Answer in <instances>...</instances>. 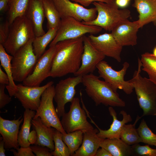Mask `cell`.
<instances>
[{"label":"cell","mask_w":156,"mask_h":156,"mask_svg":"<svg viewBox=\"0 0 156 156\" xmlns=\"http://www.w3.org/2000/svg\"><path fill=\"white\" fill-rule=\"evenodd\" d=\"M62 138L69 148L70 155L73 156L82 143L83 132L79 130L69 133H62Z\"/></svg>","instance_id":"31"},{"label":"cell","mask_w":156,"mask_h":156,"mask_svg":"<svg viewBox=\"0 0 156 156\" xmlns=\"http://www.w3.org/2000/svg\"><path fill=\"white\" fill-rule=\"evenodd\" d=\"M128 0V1H130V0Z\"/></svg>","instance_id":"48"},{"label":"cell","mask_w":156,"mask_h":156,"mask_svg":"<svg viewBox=\"0 0 156 156\" xmlns=\"http://www.w3.org/2000/svg\"><path fill=\"white\" fill-rule=\"evenodd\" d=\"M33 152L36 156H52L51 151L46 146L34 144L30 146Z\"/></svg>","instance_id":"36"},{"label":"cell","mask_w":156,"mask_h":156,"mask_svg":"<svg viewBox=\"0 0 156 156\" xmlns=\"http://www.w3.org/2000/svg\"><path fill=\"white\" fill-rule=\"evenodd\" d=\"M83 51L82 55L81 64L75 76L84 75L94 71L98 64L103 60L105 56L98 51L93 45L88 37L83 36Z\"/></svg>","instance_id":"15"},{"label":"cell","mask_w":156,"mask_h":156,"mask_svg":"<svg viewBox=\"0 0 156 156\" xmlns=\"http://www.w3.org/2000/svg\"><path fill=\"white\" fill-rule=\"evenodd\" d=\"M131 155L156 156V148H151L148 144L141 145L139 144L131 146Z\"/></svg>","instance_id":"35"},{"label":"cell","mask_w":156,"mask_h":156,"mask_svg":"<svg viewBox=\"0 0 156 156\" xmlns=\"http://www.w3.org/2000/svg\"><path fill=\"white\" fill-rule=\"evenodd\" d=\"M95 156H112L111 153L104 148L101 147L97 151Z\"/></svg>","instance_id":"43"},{"label":"cell","mask_w":156,"mask_h":156,"mask_svg":"<svg viewBox=\"0 0 156 156\" xmlns=\"http://www.w3.org/2000/svg\"><path fill=\"white\" fill-rule=\"evenodd\" d=\"M153 54L155 56H156V47H155L153 50Z\"/></svg>","instance_id":"47"},{"label":"cell","mask_w":156,"mask_h":156,"mask_svg":"<svg viewBox=\"0 0 156 156\" xmlns=\"http://www.w3.org/2000/svg\"><path fill=\"white\" fill-rule=\"evenodd\" d=\"M102 29L97 26L85 24L72 17L62 18L57 34L49 47L55 46L61 41L82 37L86 34H97L101 32Z\"/></svg>","instance_id":"7"},{"label":"cell","mask_w":156,"mask_h":156,"mask_svg":"<svg viewBox=\"0 0 156 156\" xmlns=\"http://www.w3.org/2000/svg\"><path fill=\"white\" fill-rule=\"evenodd\" d=\"M140 28L137 21L131 22L127 19L118 24L111 33L118 43L122 47L133 46L137 44V34Z\"/></svg>","instance_id":"17"},{"label":"cell","mask_w":156,"mask_h":156,"mask_svg":"<svg viewBox=\"0 0 156 156\" xmlns=\"http://www.w3.org/2000/svg\"><path fill=\"white\" fill-rule=\"evenodd\" d=\"M129 1L127 0H115L117 5L121 8H125L128 5Z\"/></svg>","instance_id":"45"},{"label":"cell","mask_w":156,"mask_h":156,"mask_svg":"<svg viewBox=\"0 0 156 156\" xmlns=\"http://www.w3.org/2000/svg\"><path fill=\"white\" fill-rule=\"evenodd\" d=\"M82 76H75L60 80L54 88V99L56 104V110L60 118L65 113V106L75 98V88L82 83Z\"/></svg>","instance_id":"11"},{"label":"cell","mask_w":156,"mask_h":156,"mask_svg":"<svg viewBox=\"0 0 156 156\" xmlns=\"http://www.w3.org/2000/svg\"></svg>","instance_id":"49"},{"label":"cell","mask_w":156,"mask_h":156,"mask_svg":"<svg viewBox=\"0 0 156 156\" xmlns=\"http://www.w3.org/2000/svg\"><path fill=\"white\" fill-rule=\"evenodd\" d=\"M92 3L96 10L97 16L90 22L82 21L86 25L97 26L106 31H112L118 24L128 19L131 16L129 10L119 9L115 0L110 3L94 2Z\"/></svg>","instance_id":"4"},{"label":"cell","mask_w":156,"mask_h":156,"mask_svg":"<svg viewBox=\"0 0 156 156\" xmlns=\"http://www.w3.org/2000/svg\"><path fill=\"white\" fill-rule=\"evenodd\" d=\"M97 129H94L83 132L82 143L73 156H95L101 143L104 139L99 137Z\"/></svg>","instance_id":"21"},{"label":"cell","mask_w":156,"mask_h":156,"mask_svg":"<svg viewBox=\"0 0 156 156\" xmlns=\"http://www.w3.org/2000/svg\"><path fill=\"white\" fill-rule=\"evenodd\" d=\"M9 81L8 77L6 73L2 70L1 66H0V84H5L6 86L9 84Z\"/></svg>","instance_id":"41"},{"label":"cell","mask_w":156,"mask_h":156,"mask_svg":"<svg viewBox=\"0 0 156 156\" xmlns=\"http://www.w3.org/2000/svg\"><path fill=\"white\" fill-rule=\"evenodd\" d=\"M142 117V116H138L133 124H125L123 127L120 138L129 145H132L141 142L140 138L135 126Z\"/></svg>","instance_id":"29"},{"label":"cell","mask_w":156,"mask_h":156,"mask_svg":"<svg viewBox=\"0 0 156 156\" xmlns=\"http://www.w3.org/2000/svg\"><path fill=\"white\" fill-rule=\"evenodd\" d=\"M25 16L31 23L36 36L46 33L43 27L45 16L42 0H29Z\"/></svg>","instance_id":"20"},{"label":"cell","mask_w":156,"mask_h":156,"mask_svg":"<svg viewBox=\"0 0 156 156\" xmlns=\"http://www.w3.org/2000/svg\"><path fill=\"white\" fill-rule=\"evenodd\" d=\"M69 111L62 116V126L66 133L80 130L83 132L94 128L87 120L86 111L80 106V100L75 97L70 102Z\"/></svg>","instance_id":"10"},{"label":"cell","mask_w":156,"mask_h":156,"mask_svg":"<svg viewBox=\"0 0 156 156\" xmlns=\"http://www.w3.org/2000/svg\"><path fill=\"white\" fill-rule=\"evenodd\" d=\"M137 130L141 142L156 147V134L149 128L144 119L141 120Z\"/></svg>","instance_id":"33"},{"label":"cell","mask_w":156,"mask_h":156,"mask_svg":"<svg viewBox=\"0 0 156 156\" xmlns=\"http://www.w3.org/2000/svg\"><path fill=\"white\" fill-rule=\"evenodd\" d=\"M58 28L49 29L44 35L36 36L33 40L32 45L34 52L38 59L44 53L47 45L55 38Z\"/></svg>","instance_id":"26"},{"label":"cell","mask_w":156,"mask_h":156,"mask_svg":"<svg viewBox=\"0 0 156 156\" xmlns=\"http://www.w3.org/2000/svg\"><path fill=\"white\" fill-rule=\"evenodd\" d=\"M62 133L60 131L55 129L53 135L55 149L51 152L52 156L70 155L69 148L62 139Z\"/></svg>","instance_id":"34"},{"label":"cell","mask_w":156,"mask_h":156,"mask_svg":"<svg viewBox=\"0 0 156 156\" xmlns=\"http://www.w3.org/2000/svg\"><path fill=\"white\" fill-rule=\"evenodd\" d=\"M129 66L128 62H125L122 68L116 71L106 62L103 60L98 64L96 68L98 70L99 77L102 78L109 84L115 92H117L118 89H120L122 90L127 94H130L133 92V87L129 80H124L125 76Z\"/></svg>","instance_id":"9"},{"label":"cell","mask_w":156,"mask_h":156,"mask_svg":"<svg viewBox=\"0 0 156 156\" xmlns=\"http://www.w3.org/2000/svg\"><path fill=\"white\" fill-rule=\"evenodd\" d=\"M29 0H9L8 20L10 25L17 17L25 15Z\"/></svg>","instance_id":"30"},{"label":"cell","mask_w":156,"mask_h":156,"mask_svg":"<svg viewBox=\"0 0 156 156\" xmlns=\"http://www.w3.org/2000/svg\"><path fill=\"white\" fill-rule=\"evenodd\" d=\"M13 57L6 52L3 44H0L1 65L8 77L9 83L6 88L11 97L14 96L17 90V85L14 82L12 75L11 62Z\"/></svg>","instance_id":"25"},{"label":"cell","mask_w":156,"mask_h":156,"mask_svg":"<svg viewBox=\"0 0 156 156\" xmlns=\"http://www.w3.org/2000/svg\"><path fill=\"white\" fill-rule=\"evenodd\" d=\"M132 5L139 14L140 28L151 22L156 26V0H134Z\"/></svg>","instance_id":"22"},{"label":"cell","mask_w":156,"mask_h":156,"mask_svg":"<svg viewBox=\"0 0 156 156\" xmlns=\"http://www.w3.org/2000/svg\"><path fill=\"white\" fill-rule=\"evenodd\" d=\"M56 51L55 46L49 47L38 59L31 73L23 82L25 86H40L42 82L50 77L53 58Z\"/></svg>","instance_id":"13"},{"label":"cell","mask_w":156,"mask_h":156,"mask_svg":"<svg viewBox=\"0 0 156 156\" xmlns=\"http://www.w3.org/2000/svg\"><path fill=\"white\" fill-rule=\"evenodd\" d=\"M10 25L7 20L0 25V44H3L6 40L10 31Z\"/></svg>","instance_id":"37"},{"label":"cell","mask_w":156,"mask_h":156,"mask_svg":"<svg viewBox=\"0 0 156 156\" xmlns=\"http://www.w3.org/2000/svg\"><path fill=\"white\" fill-rule=\"evenodd\" d=\"M138 68L133 78L129 80L132 84L137 96L139 106L143 111L142 117L156 116V85L149 78L140 75L142 64L138 58Z\"/></svg>","instance_id":"3"},{"label":"cell","mask_w":156,"mask_h":156,"mask_svg":"<svg viewBox=\"0 0 156 156\" xmlns=\"http://www.w3.org/2000/svg\"><path fill=\"white\" fill-rule=\"evenodd\" d=\"M34 40H29L13 56L11 64L14 81L23 82L34 68L38 59L33 51Z\"/></svg>","instance_id":"6"},{"label":"cell","mask_w":156,"mask_h":156,"mask_svg":"<svg viewBox=\"0 0 156 156\" xmlns=\"http://www.w3.org/2000/svg\"><path fill=\"white\" fill-rule=\"evenodd\" d=\"M33 127L36 131L37 138L35 144L46 146L51 151L55 149L53 135L55 129L47 126L42 122L39 117L33 119Z\"/></svg>","instance_id":"23"},{"label":"cell","mask_w":156,"mask_h":156,"mask_svg":"<svg viewBox=\"0 0 156 156\" xmlns=\"http://www.w3.org/2000/svg\"><path fill=\"white\" fill-rule=\"evenodd\" d=\"M99 78L92 73L82 76V83L86 92L96 105L102 104L107 106L125 107V102L120 98L117 92L109 84L101 80Z\"/></svg>","instance_id":"2"},{"label":"cell","mask_w":156,"mask_h":156,"mask_svg":"<svg viewBox=\"0 0 156 156\" xmlns=\"http://www.w3.org/2000/svg\"><path fill=\"white\" fill-rule=\"evenodd\" d=\"M59 13L61 19L71 17L80 21H91L97 16L96 8H86L70 0H52Z\"/></svg>","instance_id":"12"},{"label":"cell","mask_w":156,"mask_h":156,"mask_svg":"<svg viewBox=\"0 0 156 156\" xmlns=\"http://www.w3.org/2000/svg\"><path fill=\"white\" fill-rule=\"evenodd\" d=\"M72 1L79 3L85 7L88 6L91 3L94 2H102L110 3L113 2L114 0H70Z\"/></svg>","instance_id":"40"},{"label":"cell","mask_w":156,"mask_h":156,"mask_svg":"<svg viewBox=\"0 0 156 156\" xmlns=\"http://www.w3.org/2000/svg\"><path fill=\"white\" fill-rule=\"evenodd\" d=\"M108 111L113 118L112 123L108 129H101L90 118L91 121L99 130L97 135L99 137L103 139L120 138V135L123 127L125 124L131 122L132 118L129 114L122 110L120 112V114L122 116V119L121 120H120L117 119V113L112 107H109Z\"/></svg>","instance_id":"19"},{"label":"cell","mask_w":156,"mask_h":156,"mask_svg":"<svg viewBox=\"0 0 156 156\" xmlns=\"http://www.w3.org/2000/svg\"><path fill=\"white\" fill-rule=\"evenodd\" d=\"M12 151L15 156H35L31 149L29 146L23 147L21 146L16 150L14 149H11L10 150Z\"/></svg>","instance_id":"39"},{"label":"cell","mask_w":156,"mask_h":156,"mask_svg":"<svg viewBox=\"0 0 156 156\" xmlns=\"http://www.w3.org/2000/svg\"><path fill=\"white\" fill-rule=\"evenodd\" d=\"M4 143L2 137H0V156H5V149Z\"/></svg>","instance_id":"46"},{"label":"cell","mask_w":156,"mask_h":156,"mask_svg":"<svg viewBox=\"0 0 156 156\" xmlns=\"http://www.w3.org/2000/svg\"><path fill=\"white\" fill-rule=\"evenodd\" d=\"M100 147L106 149L112 156L131 155V146L127 144L120 138L104 139L101 143Z\"/></svg>","instance_id":"24"},{"label":"cell","mask_w":156,"mask_h":156,"mask_svg":"<svg viewBox=\"0 0 156 156\" xmlns=\"http://www.w3.org/2000/svg\"><path fill=\"white\" fill-rule=\"evenodd\" d=\"M54 88L53 85H51L43 92L41 95L40 105L36 111L33 119L39 117L47 126L53 127L62 133H64L66 132L62 126L53 105Z\"/></svg>","instance_id":"8"},{"label":"cell","mask_w":156,"mask_h":156,"mask_svg":"<svg viewBox=\"0 0 156 156\" xmlns=\"http://www.w3.org/2000/svg\"><path fill=\"white\" fill-rule=\"evenodd\" d=\"M53 83V81H50L41 86H28L19 84L17 85V90L13 96L18 100L25 109L36 111L40 105L42 94Z\"/></svg>","instance_id":"14"},{"label":"cell","mask_w":156,"mask_h":156,"mask_svg":"<svg viewBox=\"0 0 156 156\" xmlns=\"http://www.w3.org/2000/svg\"><path fill=\"white\" fill-rule=\"evenodd\" d=\"M9 0H0V11L1 12L8 11Z\"/></svg>","instance_id":"44"},{"label":"cell","mask_w":156,"mask_h":156,"mask_svg":"<svg viewBox=\"0 0 156 156\" xmlns=\"http://www.w3.org/2000/svg\"><path fill=\"white\" fill-rule=\"evenodd\" d=\"M36 112L29 109H25L24 112L23 122L19 132L18 141L19 146L23 147H28L31 144L28 140L30 133L31 121L34 117Z\"/></svg>","instance_id":"27"},{"label":"cell","mask_w":156,"mask_h":156,"mask_svg":"<svg viewBox=\"0 0 156 156\" xmlns=\"http://www.w3.org/2000/svg\"><path fill=\"white\" fill-rule=\"evenodd\" d=\"M35 37L30 21L25 16H19L10 25L8 36L2 44L6 52L13 56L20 48Z\"/></svg>","instance_id":"5"},{"label":"cell","mask_w":156,"mask_h":156,"mask_svg":"<svg viewBox=\"0 0 156 156\" xmlns=\"http://www.w3.org/2000/svg\"><path fill=\"white\" fill-rule=\"evenodd\" d=\"M83 37V36H82ZM57 42L50 77H60L75 74L81 64L83 51V37Z\"/></svg>","instance_id":"1"},{"label":"cell","mask_w":156,"mask_h":156,"mask_svg":"<svg viewBox=\"0 0 156 156\" xmlns=\"http://www.w3.org/2000/svg\"><path fill=\"white\" fill-rule=\"evenodd\" d=\"M23 121L21 116L17 119L10 120L0 116V133L6 149L19 148L18 137L20 126Z\"/></svg>","instance_id":"18"},{"label":"cell","mask_w":156,"mask_h":156,"mask_svg":"<svg viewBox=\"0 0 156 156\" xmlns=\"http://www.w3.org/2000/svg\"><path fill=\"white\" fill-rule=\"evenodd\" d=\"M88 37L93 45L100 52L105 56L121 62L122 47L118 43L111 33H106L97 36L90 34Z\"/></svg>","instance_id":"16"},{"label":"cell","mask_w":156,"mask_h":156,"mask_svg":"<svg viewBox=\"0 0 156 156\" xmlns=\"http://www.w3.org/2000/svg\"><path fill=\"white\" fill-rule=\"evenodd\" d=\"M6 85L0 84V109L4 107L6 105L9 104L11 101V97L5 94V89Z\"/></svg>","instance_id":"38"},{"label":"cell","mask_w":156,"mask_h":156,"mask_svg":"<svg viewBox=\"0 0 156 156\" xmlns=\"http://www.w3.org/2000/svg\"><path fill=\"white\" fill-rule=\"evenodd\" d=\"M37 136L36 131L34 129L30 132L28 138V140L30 144H35L37 141Z\"/></svg>","instance_id":"42"},{"label":"cell","mask_w":156,"mask_h":156,"mask_svg":"<svg viewBox=\"0 0 156 156\" xmlns=\"http://www.w3.org/2000/svg\"><path fill=\"white\" fill-rule=\"evenodd\" d=\"M45 16L47 21L48 29L58 28L61 18L57 9L52 0H42Z\"/></svg>","instance_id":"28"},{"label":"cell","mask_w":156,"mask_h":156,"mask_svg":"<svg viewBox=\"0 0 156 156\" xmlns=\"http://www.w3.org/2000/svg\"><path fill=\"white\" fill-rule=\"evenodd\" d=\"M142 70L148 75L149 79L156 85V56L153 54L146 52L141 55L140 59Z\"/></svg>","instance_id":"32"}]
</instances>
